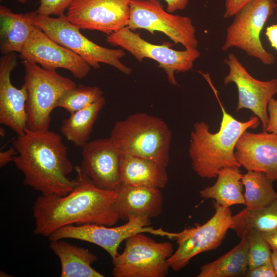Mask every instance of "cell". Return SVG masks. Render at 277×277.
Instances as JSON below:
<instances>
[{
	"mask_svg": "<svg viewBox=\"0 0 277 277\" xmlns=\"http://www.w3.org/2000/svg\"><path fill=\"white\" fill-rule=\"evenodd\" d=\"M76 184L68 194L37 197L33 207L34 233L48 236L69 225H115L120 220L113 210L116 190L98 188L81 170L74 167Z\"/></svg>",
	"mask_w": 277,
	"mask_h": 277,
	"instance_id": "6da1fadb",
	"label": "cell"
},
{
	"mask_svg": "<svg viewBox=\"0 0 277 277\" xmlns=\"http://www.w3.org/2000/svg\"><path fill=\"white\" fill-rule=\"evenodd\" d=\"M17 152L13 163L21 171L23 184L42 193L43 195L65 196L74 187L76 179L68 176L74 167L68 156L67 147L62 137L49 130H28L13 142Z\"/></svg>",
	"mask_w": 277,
	"mask_h": 277,
	"instance_id": "7a4b0ae2",
	"label": "cell"
},
{
	"mask_svg": "<svg viewBox=\"0 0 277 277\" xmlns=\"http://www.w3.org/2000/svg\"><path fill=\"white\" fill-rule=\"evenodd\" d=\"M202 75L213 91L222 112L219 131L211 133L209 125L204 121L196 122L190 133L188 150L192 168L202 178L217 177L218 172L226 167L241 166L234 156L235 147L241 135L248 129H255L260 124L256 116L246 122H241L228 113L219 98L208 73Z\"/></svg>",
	"mask_w": 277,
	"mask_h": 277,
	"instance_id": "3957f363",
	"label": "cell"
},
{
	"mask_svg": "<svg viewBox=\"0 0 277 277\" xmlns=\"http://www.w3.org/2000/svg\"><path fill=\"white\" fill-rule=\"evenodd\" d=\"M109 137L124 155L150 160L166 168L169 161L171 132L161 118L144 112L116 122Z\"/></svg>",
	"mask_w": 277,
	"mask_h": 277,
	"instance_id": "277c9868",
	"label": "cell"
},
{
	"mask_svg": "<svg viewBox=\"0 0 277 277\" xmlns=\"http://www.w3.org/2000/svg\"><path fill=\"white\" fill-rule=\"evenodd\" d=\"M25 69L24 83L28 96L26 103L28 130L43 131L49 130L51 114L68 90L75 86L69 78L49 70L26 60L22 62Z\"/></svg>",
	"mask_w": 277,
	"mask_h": 277,
	"instance_id": "5b68a950",
	"label": "cell"
},
{
	"mask_svg": "<svg viewBox=\"0 0 277 277\" xmlns=\"http://www.w3.org/2000/svg\"><path fill=\"white\" fill-rule=\"evenodd\" d=\"M33 22L52 40L80 56L91 67L98 69L100 64L104 63L127 75L131 73V68L120 61L125 55L124 49H110L92 42L64 14L54 18L39 16L36 13Z\"/></svg>",
	"mask_w": 277,
	"mask_h": 277,
	"instance_id": "8992f818",
	"label": "cell"
},
{
	"mask_svg": "<svg viewBox=\"0 0 277 277\" xmlns=\"http://www.w3.org/2000/svg\"><path fill=\"white\" fill-rule=\"evenodd\" d=\"M174 253L170 242H157L144 233L125 240V248L112 260L114 277H165L168 260Z\"/></svg>",
	"mask_w": 277,
	"mask_h": 277,
	"instance_id": "52a82bcc",
	"label": "cell"
},
{
	"mask_svg": "<svg viewBox=\"0 0 277 277\" xmlns=\"http://www.w3.org/2000/svg\"><path fill=\"white\" fill-rule=\"evenodd\" d=\"M276 7L274 0H251L245 4L227 28L222 50L239 48L264 65L273 64L275 57L264 48L260 33Z\"/></svg>",
	"mask_w": 277,
	"mask_h": 277,
	"instance_id": "ba28073f",
	"label": "cell"
},
{
	"mask_svg": "<svg viewBox=\"0 0 277 277\" xmlns=\"http://www.w3.org/2000/svg\"><path fill=\"white\" fill-rule=\"evenodd\" d=\"M215 212L206 223L180 232H169L168 238L175 240L177 249L168 260L170 268L178 271L199 253L217 248L226 236L232 223V212L212 200Z\"/></svg>",
	"mask_w": 277,
	"mask_h": 277,
	"instance_id": "9c48e42d",
	"label": "cell"
},
{
	"mask_svg": "<svg viewBox=\"0 0 277 277\" xmlns=\"http://www.w3.org/2000/svg\"><path fill=\"white\" fill-rule=\"evenodd\" d=\"M106 42L129 52L139 62L145 58L155 61L158 67L165 71L169 83L174 86L177 85L174 73L190 71L201 56L197 48L178 51L171 48L168 43L161 45L149 43L127 26L107 35Z\"/></svg>",
	"mask_w": 277,
	"mask_h": 277,
	"instance_id": "30bf717a",
	"label": "cell"
},
{
	"mask_svg": "<svg viewBox=\"0 0 277 277\" xmlns=\"http://www.w3.org/2000/svg\"><path fill=\"white\" fill-rule=\"evenodd\" d=\"M127 27L133 31L145 29L152 35L155 31L161 32L185 49L198 47L192 19L168 12L159 0H132Z\"/></svg>",
	"mask_w": 277,
	"mask_h": 277,
	"instance_id": "8fae6325",
	"label": "cell"
},
{
	"mask_svg": "<svg viewBox=\"0 0 277 277\" xmlns=\"http://www.w3.org/2000/svg\"><path fill=\"white\" fill-rule=\"evenodd\" d=\"M150 219L130 217L124 225L108 226L98 224L69 225L60 228L49 236L50 241L64 239L81 240L95 244L104 249L113 260L118 254V248L123 241L138 233H150L167 236L168 231L149 227Z\"/></svg>",
	"mask_w": 277,
	"mask_h": 277,
	"instance_id": "7c38bea8",
	"label": "cell"
},
{
	"mask_svg": "<svg viewBox=\"0 0 277 277\" xmlns=\"http://www.w3.org/2000/svg\"><path fill=\"white\" fill-rule=\"evenodd\" d=\"M132 0H72L66 16L80 29L107 35L127 27Z\"/></svg>",
	"mask_w": 277,
	"mask_h": 277,
	"instance_id": "4fadbf2b",
	"label": "cell"
},
{
	"mask_svg": "<svg viewBox=\"0 0 277 277\" xmlns=\"http://www.w3.org/2000/svg\"><path fill=\"white\" fill-rule=\"evenodd\" d=\"M224 61L229 68L224 83L225 85L233 83L238 89L236 111L242 109L251 110L260 120L263 131H266L269 121L267 106L270 100L277 93V78L266 81L255 79L233 53H229Z\"/></svg>",
	"mask_w": 277,
	"mask_h": 277,
	"instance_id": "5bb4252c",
	"label": "cell"
},
{
	"mask_svg": "<svg viewBox=\"0 0 277 277\" xmlns=\"http://www.w3.org/2000/svg\"><path fill=\"white\" fill-rule=\"evenodd\" d=\"M20 57L39 65L45 69H66L78 79L85 77L91 69L80 56L52 40L36 26Z\"/></svg>",
	"mask_w": 277,
	"mask_h": 277,
	"instance_id": "9a60e30c",
	"label": "cell"
},
{
	"mask_svg": "<svg viewBox=\"0 0 277 277\" xmlns=\"http://www.w3.org/2000/svg\"><path fill=\"white\" fill-rule=\"evenodd\" d=\"M80 168L98 188L115 190L121 184L124 154L110 137L88 142L83 147Z\"/></svg>",
	"mask_w": 277,
	"mask_h": 277,
	"instance_id": "2e32d148",
	"label": "cell"
},
{
	"mask_svg": "<svg viewBox=\"0 0 277 277\" xmlns=\"http://www.w3.org/2000/svg\"><path fill=\"white\" fill-rule=\"evenodd\" d=\"M234 156L247 171L263 172L277 181V134L245 131L236 143Z\"/></svg>",
	"mask_w": 277,
	"mask_h": 277,
	"instance_id": "e0dca14e",
	"label": "cell"
},
{
	"mask_svg": "<svg viewBox=\"0 0 277 277\" xmlns=\"http://www.w3.org/2000/svg\"><path fill=\"white\" fill-rule=\"evenodd\" d=\"M17 64L15 52L2 55L0 58V123L19 136L27 129L26 103L28 94L24 84L18 89L11 83V73Z\"/></svg>",
	"mask_w": 277,
	"mask_h": 277,
	"instance_id": "ac0fdd59",
	"label": "cell"
},
{
	"mask_svg": "<svg viewBox=\"0 0 277 277\" xmlns=\"http://www.w3.org/2000/svg\"><path fill=\"white\" fill-rule=\"evenodd\" d=\"M115 190L113 207L120 220L127 221L132 216L150 219L163 211L164 199L160 188L121 184Z\"/></svg>",
	"mask_w": 277,
	"mask_h": 277,
	"instance_id": "d6986e66",
	"label": "cell"
},
{
	"mask_svg": "<svg viewBox=\"0 0 277 277\" xmlns=\"http://www.w3.org/2000/svg\"><path fill=\"white\" fill-rule=\"evenodd\" d=\"M35 11L15 13L8 7L0 6V51L2 55L21 53L36 25Z\"/></svg>",
	"mask_w": 277,
	"mask_h": 277,
	"instance_id": "ffe728a7",
	"label": "cell"
},
{
	"mask_svg": "<svg viewBox=\"0 0 277 277\" xmlns=\"http://www.w3.org/2000/svg\"><path fill=\"white\" fill-rule=\"evenodd\" d=\"M50 248L58 257L61 277H104L92 264L97 256L89 250L69 243L63 239L50 241Z\"/></svg>",
	"mask_w": 277,
	"mask_h": 277,
	"instance_id": "44dd1931",
	"label": "cell"
},
{
	"mask_svg": "<svg viewBox=\"0 0 277 277\" xmlns=\"http://www.w3.org/2000/svg\"><path fill=\"white\" fill-rule=\"evenodd\" d=\"M121 184L163 189L168 182L166 168L150 160L125 155L121 169Z\"/></svg>",
	"mask_w": 277,
	"mask_h": 277,
	"instance_id": "7402d4cb",
	"label": "cell"
},
{
	"mask_svg": "<svg viewBox=\"0 0 277 277\" xmlns=\"http://www.w3.org/2000/svg\"><path fill=\"white\" fill-rule=\"evenodd\" d=\"M240 168L226 167L219 171L215 183L199 191L201 197L211 199L216 204L225 207L245 204L243 175Z\"/></svg>",
	"mask_w": 277,
	"mask_h": 277,
	"instance_id": "603a6c76",
	"label": "cell"
},
{
	"mask_svg": "<svg viewBox=\"0 0 277 277\" xmlns=\"http://www.w3.org/2000/svg\"><path fill=\"white\" fill-rule=\"evenodd\" d=\"M248 269V244L246 236L231 250L200 267L197 277L243 276Z\"/></svg>",
	"mask_w": 277,
	"mask_h": 277,
	"instance_id": "cb8c5ba5",
	"label": "cell"
},
{
	"mask_svg": "<svg viewBox=\"0 0 277 277\" xmlns=\"http://www.w3.org/2000/svg\"><path fill=\"white\" fill-rule=\"evenodd\" d=\"M106 104L104 96L91 105L70 114L63 120L60 131L74 145L83 147L88 142L94 124Z\"/></svg>",
	"mask_w": 277,
	"mask_h": 277,
	"instance_id": "d4e9b609",
	"label": "cell"
},
{
	"mask_svg": "<svg viewBox=\"0 0 277 277\" xmlns=\"http://www.w3.org/2000/svg\"><path fill=\"white\" fill-rule=\"evenodd\" d=\"M230 229L240 238L249 230L263 233L277 229V195L265 207L257 209L245 208L232 216Z\"/></svg>",
	"mask_w": 277,
	"mask_h": 277,
	"instance_id": "484cf974",
	"label": "cell"
},
{
	"mask_svg": "<svg viewBox=\"0 0 277 277\" xmlns=\"http://www.w3.org/2000/svg\"><path fill=\"white\" fill-rule=\"evenodd\" d=\"M274 181L263 172L247 171L243 175L246 208L257 209L268 205L276 196L273 187Z\"/></svg>",
	"mask_w": 277,
	"mask_h": 277,
	"instance_id": "4316f807",
	"label": "cell"
},
{
	"mask_svg": "<svg viewBox=\"0 0 277 277\" xmlns=\"http://www.w3.org/2000/svg\"><path fill=\"white\" fill-rule=\"evenodd\" d=\"M103 96V92L100 88L80 84L63 94L57 107L63 108L71 114L91 105Z\"/></svg>",
	"mask_w": 277,
	"mask_h": 277,
	"instance_id": "83f0119b",
	"label": "cell"
},
{
	"mask_svg": "<svg viewBox=\"0 0 277 277\" xmlns=\"http://www.w3.org/2000/svg\"><path fill=\"white\" fill-rule=\"evenodd\" d=\"M245 236L248 244V269L271 261V249L260 233L249 230Z\"/></svg>",
	"mask_w": 277,
	"mask_h": 277,
	"instance_id": "f1b7e54d",
	"label": "cell"
},
{
	"mask_svg": "<svg viewBox=\"0 0 277 277\" xmlns=\"http://www.w3.org/2000/svg\"><path fill=\"white\" fill-rule=\"evenodd\" d=\"M72 0H40L35 11L39 16L57 15L64 14Z\"/></svg>",
	"mask_w": 277,
	"mask_h": 277,
	"instance_id": "f546056e",
	"label": "cell"
},
{
	"mask_svg": "<svg viewBox=\"0 0 277 277\" xmlns=\"http://www.w3.org/2000/svg\"><path fill=\"white\" fill-rule=\"evenodd\" d=\"M243 276L246 277H277L271 261L253 269H248Z\"/></svg>",
	"mask_w": 277,
	"mask_h": 277,
	"instance_id": "4dcf8cb0",
	"label": "cell"
},
{
	"mask_svg": "<svg viewBox=\"0 0 277 277\" xmlns=\"http://www.w3.org/2000/svg\"><path fill=\"white\" fill-rule=\"evenodd\" d=\"M268 123L266 131L277 134V100L272 97L267 106Z\"/></svg>",
	"mask_w": 277,
	"mask_h": 277,
	"instance_id": "1f68e13d",
	"label": "cell"
},
{
	"mask_svg": "<svg viewBox=\"0 0 277 277\" xmlns=\"http://www.w3.org/2000/svg\"><path fill=\"white\" fill-rule=\"evenodd\" d=\"M251 0H225L224 18L233 16L245 4Z\"/></svg>",
	"mask_w": 277,
	"mask_h": 277,
	"instance_id": "d6a6232c",
	"label": "cell"
},
{
	"mask_svg": "<svg viewBox=\"0 0 277 277\" xmlns=\"http://www.w3.org/2000/svg\"><path fill=\"white\" fill-rule=\"evenodd\" d=\"M167 4L166 11L173 13L177 10L184 9L188 5L189 0H164Z\"/></svg>",
	"mask_w": 277,
	"mask_h": 277,
	"instance_id": "836d02e7",
	"label": "cell"
},
{
	"mask_svg": "<svg viewBox=\"0 0 277 277\" xmlns=\"http://www.w3.org/2000/svg\"><path fill=\"white\" fill-rule=\"evenodd\" d=\"M17 154V152L13 146L6 151L0 152V166L3 167L10 163L13 162V157Z\"/></svg>",
	"mask_w": 277,
	"mask_h": 277,
	"instance_id": "e575fe53",
	"label": "cell"
},
{
	"mask_svg": "<svg viewBox=\"0 0 277 277\" xmlns=\"http://www.w3.org/2000/svg\"><path fill=\"white\" fill-rule=\"evenodd\" d=\"M272 250L277 251V229L260 233Z\"/></svg>",
	"mask_w": 277,
	"mask_h": 277,
	"instance_id": "d590c367",
	"label": "cell"
},
{
	"mask_svg": "<svg viewBox=\"0 0 277 277\" xmlns=\"http://www.w3.org/2000/svg\"><path fill=\"white\" fill-rule=\"evenodd\" d=\"M265 34L271 47L277 50V24H273L267 27Z\"/></svg>",
	"mask_w": 277,
	"mask_h": 277,
	"instance_id": "8d00e7d4",
	"label": "cell"
},
{
	"mask_svg": "<svg viewBox=\"0 0 277 277\" xmlns=\"http://www.w3.org/2000/svg\"><path fill=\"white\" fill-rule=\"evenodd\" d=\"M271 261L274 268L277 276V251L272 250L271 252Z\"/></svg>",
	"mask_w": 277,
	"mask_h": 277,
	"instance_id": "74e56055",
	"label": "cell"
},
{
	"mask_svg": "<svg viewBox=\"0 0 277 277\" xmlns=\"http://www.w3.org/2000/svg\"><path fill=\"white\" fill-rule=\"evenodd\" d=\"M0 132H1L0 134H1V136H4L5 135V131L3 128H2V129L1 128Z\"/></svg>",
	"mask_w": 277,
	"mask_h": 277,
	"instance_id": "f35d334b",
	"label": "cell"
},
{
	"mask_svg": "<svg viewBox=\"0 0 277 277\" xmlns=\"http://www.w3.org/2000/svg\"><path fill=\"white\" fill-rule=\"evenodd\" d=\"M1 1L3 0H0ZM19 3H21L22 4H25L26 3L28 0H16Z\"/></svg>",
	"mask_w": 277,
	"mask_h": 277,
	"instance_id": "ab89813d",
	"label": "cell"
}]
</instances>
